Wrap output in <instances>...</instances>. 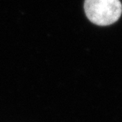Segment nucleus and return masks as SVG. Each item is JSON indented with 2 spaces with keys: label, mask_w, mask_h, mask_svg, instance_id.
Wrapping results in <instances>:
<instances>
[{
  "label": "nucleus",
  "mask_w": 122,
  "mask_h": 122,
  "mask_svg": "<svg viewBox=\"0 0 122 122\" xmlns=\"http://www.w3.org/2000/svg\"><path fill=\"white\" fill-rule=\"evenodd\" d=\"M84 10L92 23L106 26L115 23L120 18L122 5L120 0H85Z\"/></svg>",
  "instance_id": "1"
}]
</instances>
